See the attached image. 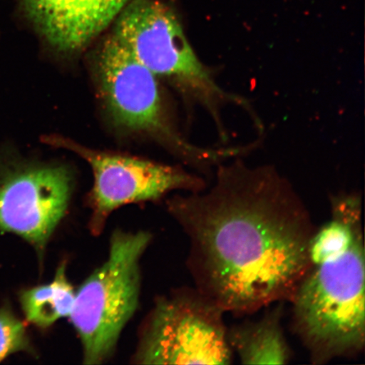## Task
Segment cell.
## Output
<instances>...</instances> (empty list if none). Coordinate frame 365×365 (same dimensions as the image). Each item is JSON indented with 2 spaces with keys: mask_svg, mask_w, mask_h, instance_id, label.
Instances as JSON below:
<instances>
[{
  "mask_svg": "<svg viewBox=\"0 0 365 365\" xmlns=\"http://www.w3.org/2000/svg\"><path fill=\"white\" fill-rule=\"evenodd\" d=\"M292 327L310 361L325 364L361 354L365 344L363 225L349 247L310 266L290 300Z\"/></svg>",
  "mask_w": 365,
  "mask_h": 365,
  "instance_id": "2",
  "label": "cell"
},
{
  "mask_svg": "<svg viewBox=\"0 0 365 365\" xmlns=\"http://www.w3.org/2000/svg\"><path fill=\"white\" fill-rule=\"evenodd\" d=\"M34 354L25 323L10 307L0 308V362L14 354Z\"/></svg>",
  "mask_w": 365,
  "mask_h": 365,
  "instance_id": "12",
  "label": "cell"
},
{
  "mask_svg": "<svg viewBox=\"0 0 365 365\" xmlns=\"http://www.w3.org/2000/svg\"><path fill=\"white\" fill-rule=\"evenodd\" d=\"M255 322H248L227 329L232 353L243 364H287L292 351L282 327V304Z\"/></svg>",
  "mask_w": 365,
  "mask_h": 365,
  "instance_id": "10",
  "label": "cell"
},
{
  "mask_svg": "<svg viewBox=\"0 0 365 365\" xmlns=\"http://www.w3.org/2000/svg\"><path fill=\"white\" fill-rule=\"evenodd\" d=\"M27 19L53 48L83 49L133 0H18Z\"/></svg>",
  "mask_w": 365,
  "mask_h": 365,
  "instance_id": "9",
  "label": "cell"
},
{
  "mask_svg": "<svg viewBox=\"0 0 365 365\" xmlns=\"http://www.w3.org/2000/svg\"><path fill=\"white\" fill-rule=\"evenodd\" d=\"M225 312L197 289L158 298L141 324L132 361L136 364L228 365L234 353Z\"/></svg>",
  "mask_w": 365,
  "mask_h": 365,
  "instance_id": "5",
  "label": "cell"
},
{
  "mask_svg": "<svg viewBox=\"0 0 365 365\" xmlns=\"http://www.w3.org/2000/svg\"><path fill=\"white\" fill-rule=\"evenodd\" d=\"M166 205L189 239L195 289L223 312L245 316L290 302L310 267L317 228L276 168L240 159L219 164L208 190L176 195Z\"/></svg>",
  "mask_w": 365,
  "mask_h": 365,
  "instance_id": "1",
  "label": "cell"
},
{
  "mask_svg": "<svg viewBox=\"0 0 365 365\" xmlns=\"http://www.w3.org/2000/svg\"><path fill=\"white\" fill-rule=\"evenodd\" d=\"M112 34L157 77L202 105L225 135L223 106L247 103L226 93L190 45L175 11L164 0H133L113 22Z\"/></svg>",
  "mask_w": 365,
  "mask_h": 365,
  "instance_id": "4",
  "label": "cell"
},
{
  "mask_svg": "<svg viewBox=\"0 0 365 365\" xmlns=\"http://www.w3.org/2000/svg\"><path fill=\"white\" fill-rule=\"evenodd\" d=\"M74 177L61 164H27L0 172V232L27 242L43 266L46 250L66 217Z\"/></svg>",
  "mask_w": 365,
  "mask_h": 365,
  "instance_id": "8",
  "label": "cell"
},
{
  "mask_svg": "<svg viewBox=\"0 0 365 365\" xmlns=\"http://www.w3.org/2000/svg\"><path fill=\"white\" fill-rule=\"evenodd\" d=\"M153 236L115 230L106 261L76 290L70 319L79 336L83 364L106 363L139 307L140 262Z\"/></svg>",
  "mask_w": 365,
  "mask_h": 365,
  "instance_id": "3",
  "label": "cell"
},
{
  "mask_svg": "<svg viewBox=\"0 0 365 365\" xmlns=\"http://www.w3.org/2000/svg\"><path fill=\"white\" fill-rule=\"evenodd\" d=\"M75 299L76 289L68 280L66 262L59 264L51 282L22 290L19 296L26 321L40 329L70 318Z\"/></svg>",
  "mask_w": 365,
  "mask_h": 365,
  "instance_id": "11",
  "label": "cell"
},
{
  "mask_svg": "<svg viewBox=\"0 0 365 365\" xmlns=\"http://www.w3.org/2000/svg\"><path fill=\"white\" fill-rule=\"evenodd\" d=\"M98 71L105 103L118 125L156 136L207 170L235 156V148H202L182 138L167 120L157 76L112 34L100 49Z\"/></svg>",
  "mask_w": 365,
  "mask_h": 365,
  "instance_id": "6",
  "label": "cell"
},
{
  "mask_svg": "<svg viewBox=\"0 0 365 365\" xmlns=\"http://www.w3.org/2000/svg\"><path fill=\"white\" fill-rule=\"evenodd\" d=\"M47 143L71 150L89 164L93 185L88 197V228L94 236L101 235L111 214L125 205L157 202L173 191L197 192L207 187L202 178L180 168L100 152L62 136H48Z\"/></svg>",
  "mask_w": 365,
  "mask_h": 365,
  "instance_id": "7",
  "label": "cell"
}]
</instances>
